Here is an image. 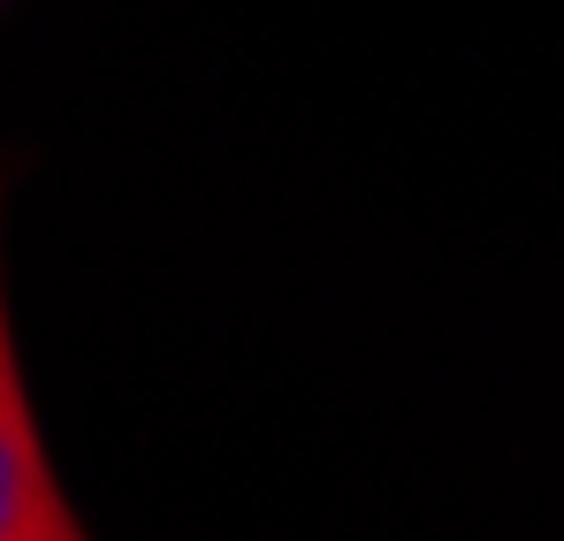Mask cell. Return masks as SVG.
Returning a JSON list of instances; mask_svg holds the SVG:
<instances>
[{"instance_id": "1", "label": "cell", "mask_w": 564, "mask_h": 541, "mask_svg": "<svg viewBox=\"0 0 564 541\" xmlns=\"http://www.w3.org/2000/svg\"><path fill=\"white\" fill-rule=\"evenodd\" d=\"M0 541H93L62 496V473L39 443V428H31L15 351L0 359Z\"/></svg>"}]
</instances>
